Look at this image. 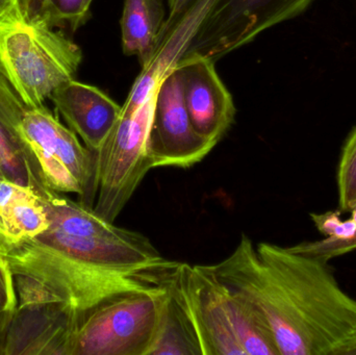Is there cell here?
<instances>
[{
  "mask_svg": "<svg viewBox=\"0 0 356 355\" xmlns=\"http://www.w3.org/2000/svg\"><path fill=\"white\" fill-rule=\"evenodd\" d=\"M156 93L136 112L120 118L98 150V189L93 210L114 223L152 170L147 137Z\"/></svg>",
  "mask_w": 356,
  "mask_h": 355,
  "instance_id": "obj_7",
  "label": "cell"
},
{
  "mask_svg": "<svg viewBox=\"0 0 356 355\" xmlns=\"http://www.w3.org/2000/svg\"><path fill=\"white\" fill-rule=\"evenodd\" d=\"M90 1H91V2H92V1H93V0H90Z\"/></svg>",
  "mask_w": 356,
  "mask_h": 355,
  "instance_id": "obj_29",
  "label": "cell"
},
{
  "mask_svg": "<svg viewBox=\"0 0 356 355\" xmlns=\"http://www.w3.org/2000/svg\"><path fill=\"white\" fill-rule=\"evenodd\" d=\"M213 1L193 0L175 21L166 23L158 48L149 64L142 68L141 73L134 83L122 106L121 115L136 112L156 93L161 81L184 58Z\"/></svg>",
  "mask_w": 356,
  "mask_h": 355,
  "instance_id": "obj_12",
  "label": "cell"
},
{
  "mask_svg": "<svg viewBox=\"0 0 356 355\" xmlns=\"http://www.w3.org/2000/svg\"><path fill=\"white\" fill-rule=\"evenodd\" d=\"M49 99L69 129L95 152L102 148L122 110L102 90L74 79L60 85Z\"/></svg>",
  "mask_w": 356,
  "mask_h": 355,
  "instance_id": "obj_13",
  "label": "cell"
},
{
  "mask_svg": "<svg viewBox=\"0 0 356 355\" xmlns=\"http://www.w3.org/2000/svg\"><path fill=\"white\" fill-rule=\"evenodd\" d=\"M192 1L193 0H168L169 17L166 23L175 21Z\"/></svg>",
  "mask_w": 356,
  "mask_h": 355,
  "instance_id": "obj_22",
  "label": "cell"
},
{
  "mask_svg": "<svg viewBox=\"0 0 356 355\" xmlns=\"http://www.w3.org/2000/svg\"><path fill=\"white\" fill-rule=\"evenodd\" d=\"M338 355H356V341L345 346L342 350H340Z\"/></svg>",
  "mask_w": 356,
  "mask_h": 355,
  "instance_id": "obj_25",
  "label": "cell"
},
{
  "mask_svg": "<svg viewBox=\"0 0 356 355\" xmlns=\"http://www.w3.org/2000/svg\"><path fill=\"white\" fill-rule=\"evenodd\" d=\"M18 306L16 283L6 256L0 254V336L10 324Z\"/></svg>",
  "mask_w": 356,
  "mask_h": 355,
  "instance_id": "obj_20",
  "label": "cell"
},
{
  "mask_svg": "<svg viewBox=\"0 0 356 355\" xmlns=\"http://www.w3.org/2000/svg\"><path fill=\"white\" fill-rule=\"evenodd\" d=\"M0 173L3 179L31 188L41 198L52 193L31 164V158L18 138L0 122Z\"/></svg>",
  "mask_w": 356,
  "mask_h": 355,
  "instance_id": "obj_16",
  "label": "cell"
},
{
  "mask_svg": "<svg viewBox=\"0 0 356 355\" xmlns=\"http://www.w3.org/2000/svg\"><path fill=\"white\" fill-rule=\"evenodd\" d=\"M0 122L24 146L33 168L46 185L60 194H76L93 208L98 189V154L81 143L46 108L23 104L0 73Z\"/></svg>",
  "mask_w": 356,
  "mask_h": 355,
  "instance_id": "obj_5",
  "label": "cell"
},
{
  "mask_svg": "<svg viewBox=\"0 0 356 355\" xmlns=\"http://www.w3.org/2000/svg\"><path fill=\"white\" fill-rule=\"evenodd\" d=\"M33 8L54 27L76 31L90 18V0H31Z\"/></svg>",
  "mask_w": 356,
  "mask_h": 355,
  "instance_id": "obj_17",
  "label": "cell"
},
{
  "mask_svg": "<svg viewBox=\"0 0 356 355\" xmlns=\"http://www.w3.org/2000/svg\"><path fill=\"white\" fill-rule=\"evenodd\" d=\"M339 210H353L356 206V126L349 133L341 151L337 169Z\"/></svg>",
  "mask_w": 356,
  "mask_h": 355,
  "instance_id": "obj_18",
  "label": "cell"
},
{
  "mask_svg": "<svg viewBox=\"0 0 356 355\" xmlns=\"http://www.w3.org/2000/svg\"><path fill=\"white\" fill-rule=\"evenodd\" d=\"M175 68L182 81L184 104L199 135L217 145L236 116L234 99L215 69V62L188 54Z\"/></svg>",
  "mask_w": 356,
  "mask_h": 355,
  "instance_id": "obj_11",
  "label": "cell"
},
{
  "mask_svg": "<svg viewBox=\"0 0 356 355\" xmlns=\"http://www.w3.org/2000/svg\"><path fill=\"white\" fill-rule=\"evenodd\" d=\"M0 179H3V177H2L1 173H0Z\"/></svg>",
  "mask_w": 356,
  "mask_h": 355,
  "instance_id": "obj_28",
  "label": "cell"
},
{
  "mask_svg": "<svg viewBox=\"0 0 356 355\" xmlns=\"http://www.w3.org/2000/svg\"><path fill=\"white\" fill-rule=\"evenodd\" d=\"M12 2L13 0H0V12L3 10L4 8H8Z\"/></svg>",
  "mask_w": 356,
  "mask_h": 355,
  "instance_id": "obj_26",
  "label": "cell"
},
{
  "mask_svg": "<svg viewBox=\"0 0 356 355\" xmlns=\"http://www.w3.org/2000/svg\"><path fill=\"white\" fill-rule=\"evenodd\" d=\"M288 248L295 254L328 263L356 250V231L353 237L347 239L326 237V239L320 241L302 242Z\"/></svg>",
  "mask_w": 356,
  "mask_h": 355,
  "instance_id": "obj_19",
  "label": "cell"
},
{
  "mask_svg": "<svg viewBox=\"0 0 356 355\" xmlns=\"http://www.w3.org/2000/svg\"><path fill=\"white\" fill-rule=\"evenodd\" d=\"M165 0H125L121 18L122 49L136 56L141 66L149 64L166 25Z\"/></svg>",
  "mask_w": 356,
  "mask_h": 355,
  "instance_id": "obj_15",
  "label": "cell"
},
{
  "mask_svg": "<svg viewBox=\"0 0 356 355\" xmlns=\"http://www.w3.org/2000/svg\"><path fill=\"white\" fill-rule=\"evenodd\" d=\"M341 214L342 213L339 210L323 213V214L312 213L311 218L320 233H323L326 237H334L337 229L342 222Z\"/></svg>",
  "mask_w": 356,
  "mask_h": 355,
  "instance_id": "obj_21",
  "label": "cell"
},
{
  "mask_svg": "<svg viewBox=\"0 0 356 355\" xmlns=\"http://www.w3.org/2000/svg\"><path fill=\"white\" fill-rule=\"evenodd\" d=\"M0 219L8 250L49 227L47 210L37 192L6 179H0Z\"/></svg>",
  "mask_w": 356,
  "mask_h": 355,
  "instance_id": "obj_14",
  "label": "cell"
},
{
  "mask_svg": "<svg viewBox=\"0 0 356 355\" xmlns=\"http://www.w3.org/2000/svg\"><path fill=\"white\" fill-rule=\"evenodd\" d=\"M215 144L197 133L184 104L182 81L173 68L159 83L147 137L152 169L188 168L203 160Z\"/></svg>",
  "mask_w": 356,
  "mask_h": 355,
  "instance_id": "obj_9",
  "label": "cell"
},
{
  "mask_svg": "<svg viewBox=\"0 0 356 355\" xmlns=\"http://www.w3.org/2000/svg\"><path fill=\"white\" fill-rule=\"evenodd\" d=\"M265 319L280 355H338L356 341V298L327 262L242 233L232 254L209 265Z\"/></svg>",
  "mask_w": 356,
  "mask_h": 355,
  "instance_id": "obj_1",
  "label": "cell"
},
{
  "mask_svg": "<svg viewBox=\"0 0 356 355\" xmlns=\"http://www.w3.org/2000/svg\"><path fill=\"white\" fill-rule=\"evenodd\" d=\"M351 219L356 223V206L353 210V216H351Z\"/></svg>",
  "mask_w": 356,
  "mask_h": 355,
  "instance_id": "obj_27",
  "label": "cell"
},
{
  "mask_svg": "<svg viewBox=\"0 0 356 355\" xmlns=\"http://www.w3.org/2000/svg\"><path fill=\"white\" fill-rule=\"evenodd\" d=\"M355 231L356 223L353 219H349V220L342 221V222H341V224L339 225L338 229H337L336 233H334V237L332 238L347 239V238L353 237Z\"/></svg>",
  "mask_w": 356,
  "mask_h": 355,
  "instance_id": "obj_23",
  "label": "cell"
},
{
  "mask_svg": "<svg viewBox=\"0 0 356 355\" xmlns=\"http://www.w3.org/2000/svg\"><path fill=\"white\" fill-rule=\"evenodd\" d=\"M79 316L63 302L18 300L10 324L0 336V354L71 355Z\"/></svg>",
  "mask_w": 356,
  "mask_h": 355,
  "instance_id": "obj_10",
  "label": "cell"
},
{
  "mask_svg": "<svg viewBox=\"0 0 356 355\" xmlns=\"http://www.w3.org/2000/svg\"><path fill=\"white\" fill-rule=\"evenodd\" d=\"M167 290L168 319L193 355H280L265 319L209 265L179 263Z\"/></svg>",
  "mask_w": 356,
  "mask_h": 355,
  "instance_id": "obj_3",
  "label": "cell"
},
{
  "mask_svg": "<svg viewBox=\"0 0 356 355\" xmlns=\"http://www.w3.org/2000/svg\"><path fill=\"white\" fill-rule=\"evenodd\" d=\"M168 308L167 289L111 298L81 314L71 355H152Z\"/></svg>",
  "mask_w": 356,
  "mask_h": 355,
  "instance_id": "obj_6",
  "label": "cell"
},
{
  "mask_svg": "<svg viewBox=\"0 0 356 355\" xmlns=\"http://www.w3.org/2000/svg\"><path fill=\"white\" fill-rule=\"evenodd\" d=\"M56 28L31 0H13L0 12V73L29 108L45 106L83 62L79 46Z\"/></svg>",
  "mask_w": 356,
  "mask_h": 355,
  "instance_id": "obj_4",
  "label": "cell"
},
{
  "mask_svg": "<svg viewBox=\"0 0 356 355\" xmlns=\"http://www.w3.org/2000/svg\"><path fill=\"white\" fill-rule=\"evenodd\" d=\"M8 251V242H6V235H4L3 225H2L1 219H0V254L6 256Z\"/></svg>",
  "mask_w": 356,
  "mask_h": 355,
  "instance_id": "obj_24",
  "label": "cell"
},
{
  "mask_svg": "<svg viewBox=\"0 0 356 355\" xmlns=\"http://www.w3.org/2000/svg\"><path fill=\"white\" fill-rule=\"evenodd\" d=\"M42 201L49 227L13 247L56 272L83 277L102 272H160L177 266L143 233L116 226L79 200L52 192Z\"/></svg>",
  "mask_w": 356,
  "mask_h": 355,
  "instance_id": "obj_2",
  "label": "cell"
},
{
  "mask_svg": "<svg viewBox=\"0 0 356 355\" xmlns=\"http://www.w3.org/2000/svg\"><path fill=\"white\" fill-rule=\"evenodd\" d=\"M314 0H213L184 56L216 62L250 43L263 31L296 18Z\"/></svg>",
  "mask_w": 356,
  "mask_h": 355,
  "instance_id": "obj_8",
  "label": "cell"
}]
</instances>
